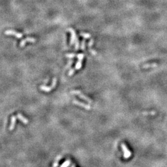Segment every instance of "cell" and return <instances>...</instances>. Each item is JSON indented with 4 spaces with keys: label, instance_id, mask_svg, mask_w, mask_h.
Masks as SVG:
<instances>
[{
    "label": "cell",
    "instance_id": "cell-1",
    "mask_svg": "<svg viewBox=\"0 0 167 167\" xmlns=\"http://www.w3.org/2000/svg\"><path fill=\"white\" fill-rule=\"evenodd\" d=\"M71 93H72V94H74V95H77L80 98H82V99H83V100H84L87 101L89 103H93V101L91 99H90V98H89V97H87L86 95H85L84 94H83L81 92L80 90H72V91L71 92Z\"/></svg>",
    "mask_w": 167,
    "mask_h": 167
},
{
    "label": "cell",
    "instance_id": "cell-2",
    "mask_svg": "<svg viewBox=\"0 0 167 167\" xmlns=\"http://www.w3.org/2000/svg\"><path fill=\"white\" fill-rule=\"evenodd\" d=\"M56 83H57V79L54 78L53 79V82L51 86L47 87V86H45V85H42V86L40 87V89L44 92H50L53 89H54V88L55 87L56 85Z\"/></svg>",
    "mask_w": 167,
    "mask_h": 167
},
{
    "label": "cell",
    "instance_id": "cell-3",
    "mask_svg": "<svg viewBox=\"0 0 167 167\" xmlns=\"http://www.w3.org/2000/svg\"><path fill=\"white\" fill-rule=\"evenodd\" d=\"M84 57V54L82 53H79L78 54L77 58H78V62H76V66H75V69L76 70H79L82 68V60Z\"/></svg>",
    "mask_w": 167,
    "mask_h": 167
},
{
    "label": "cell",
    "instance_id": "cell-4",
    "mask_svg": "<svg viewBox=\"0 0 167 167\" xmlns=\"http://www.w3.org/2000/svg\"><path fill=\"white\" fill-rule=\"evenodd\" d=\"M121 146L122 150H123V152L124 153V157L126 159L130 158L131 156V152H130V150L128 148L126 144L123 143L121 144Z\"/></svg>",
    "mask_w": 167,
    "mask_h": 167
},
{
    "label": "cell",
    "instance_id": "cell-5",
    "mask_svg": "<svg viewBox=\"0 0 167 167\" xmlns=\"http://www.w3.org/2000/svg\"><path fill=\"white\" fill-rule=\"evenodd\" d=\"M4 34L6 35H14V37H16L17 39H21L22 37H23V35L21 33H19V32H16L15 31H13V30H7V31H5Z\"/></svg>",
    "mask_w": 167,
    "mask_h": 167
},
{
    "label": "cell",
    "instance_id": "cell-6",
    "mask_svg": "<svg viewBox=\"0 0 167 167\" xmlns=\"http://www.w3.org/2000/svg\"><path fill=\"white\" fill-rule=\"evenodd\" d=\"M67 31L71 33V40H70V45H73V44L75 43V40H76V38H77V35H76V32L74 29L72 28H69L67 29Z\"/></svg>",
    "mask_w": 167,
    "mask_h": 167
},
{
    "label": "cell",
    "instance_id": "cell-7",
    "mask_svg": "<svg viewBox=\"0 0 167 167\" xmlns=\"http://www.w3.org/2000/svg\"><path fill=\"white\" fill-rule=\"evenodd\" d=\"M36 39L33 38V37H27L26 39L22 40L20 43V47H24L25 45L26 44L27 42H30V43H35L36 42Z\"/></svg>",
    "mask_w": 167,
    "mask_h": 167
},
{
    "label": "cell",
    "instance_id": "cell-8",
    "mask_svg": "<svg viewBox=\"0 0 167 167\" xmlns=\"http://www.w3.org/2000/svg\"><path fill=\"white\" fill-rule=\"evenodd\" d=\"M73 103H74V104H75V105L81 106V107H82V108H85V109H86V110H90V109L91 108V106H90L89 105H87L85 103H82V102L79 101V100H74L73 101Z\"/></svg>",
    "mask_w": 167,
    "mask_h": 167
},
{
    "label": "cell",
    "instance_id": "cell-9",
    "mask_svg": "<svg viewBox=\"0 0 167 167\" xmlns=\"http://www.w3.org/2000/svg\"><path fill=\"white\" fill-rule=\"evenodd\" d=\"M16 117L15 116H12L11 117V124L10 126H9V130L10 131H12L15 127V124H16Z\"/></svg>",
    "mask_w": 167,
    "mask_h": 167
},
{
    "label": "cell",
    "instance_id": "cell-10",
    "mask_svg": "<svg viewBox=\"0 0 167 167\" xmlns=\"http://www.w3.org/2000/svg\"><path fill=\"white\" fill-rule=\"evenodd\" d=\"M17 118H18L19 120H20V121H22L24 124H27L28 123H29V120H28V119L25 118V117H24L22 114H20V113H18V114H17Z\"/></svg>",
    "mask_w": 167,
    "mask_h": 167
},
{
    "label": "cell",
    "instance_id": "cell-11",
    "mask_svg": "<svg viewBox=\"0 0 167 167\" xmlns=\"http://www.w3.org/2000/svg\"><path fill=\"white\" fill-rule=\"evenodd\" d=\"M71 163V160L68 159V160H67L66 161H65V162H64V163H63L61 165V167H68L69 165H70Z\"/></svg>",
    "mask_w": 167,
    "mask_h": 167
},
{
    "label": "cell",
    "instance_id": "cell-12",
    "mask_svg": "<svg viewBox=\"0 0 167 167\" xmlns=\"http://www.w3.org/2000/svg\"><path fill=\"white\" fill-rule=\"evenodd\" d=\"M80 35L84 37V39H90V38L91 37V35L90 34H88V33H83V32H81V33H80Z\"/></svg>",
    "mask_w": 167,
    "mask_h": 167
},
{
    "label": "cell",
    "instance_id": "cell-13",
    "mask_svg": "<svg viewBox=\"0 0 167 167\" xmlns=\"http://www.w3.org/2000/svg\"><path fill=\"white\" fill-rule=\"evenodd\" d=\"M75 50H78L79 48V41L78 40V38L77 37L75 40Z\"/></svg>",
    "mask_w": 167,
    "mask_h": 167
},
{
    "label": "cell",
    "instance_id": "cell-14",
    "mask_svg": "<svg viewBox=\"0 0 167 167\" xmlns=\"http://www.w3.org/2000/svg\"><path fill=\"white\" fill-rule=\"evenodd\" d=\"M78 54H75V53H68L66 54V56L67 58H73L74 57H77Z\"/></svg>",
    "mask_w": 167,
    "mask_h": 167
},
{
    "label": "cell",
    "instance_id": "cell-15",
    "mask_svg": "<svg viewBox=\"0 0 167 167\" xmlns=\"http://www.w3.org/2000/svg\"><path fill=\"white\" fill-rule=\"evenodd\" d=\"M81 48L82 50H84L85 48V40L84 39L82 41V43H81Z\"/></svg>",
    "mask_w": 167,
    "mask_h": 167
},
{
    "label": "cell",
    "instance_id": "cell-16",
    "mask_svg": "<svg viewBox=\"0 0 167 167\" xmlns=\"http://www.w3.org/2000/svg\"><path fill=\"white\" fill-rule=\"evenodd\" d=\"M75 70H76V69H75V68H74V69H70V70L69 71V72H68V75H69V76H72V75H73V74L75 73Z\"/></svg>",
    "mask_w": 167,
    "mask_h": 167
},
{
    "label": "cell",
    "instance_id": "cell-17",
    "mask_svg": "<svg viewBox=\"0 0 167 167\" xmlns=\"http://www.w3.org/2000/svg\"><path fill=\"white\" fill-rule=\"evenodd\" d=\"M93 43H94V40H93V39H91V40H90L89 41V43H88V47H89V48H91V47H92Z\"/></svg>",
    "mask_w": 167,
    "mask_h": 167
},
{
    "label": "cell",
    "instance_id": "cell-18",
    "mask_svg": "<svg viewBox=\"0 0 167 167\" xmlns=\"http://www.w3.org/2000/svg\"><path fill=\"white\" fill-rule=\"evenodd\" d=\"M73 60H70V61H69L68 65H67V66H66V68H69V67H71V65L73 64Z\"/></svg>",
    "mask_w": 167,
    "mask_h": 167
},
{
    "label": "cell",
    "instance_id": "cell-19",
    "mask_svg": "<svg viewBox=\"0 0 167 167\" xmlns=\"http://www.w3.org/2000/svg\"><path fill=\"white\" fill-rule=\"evenodd\" d=\"M90 52L91 53H92V54H93V55H95V54H97V52H96V51H95V50H93L91 49V48L90 49Z\"/></svg>",
    "mask_w": 167,
    "mask_h": 167
}]
</instances>
